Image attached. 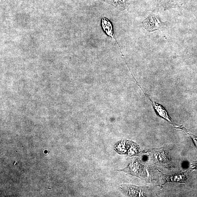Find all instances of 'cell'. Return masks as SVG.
Returning <instances> with one entry per match:
<instances>
[{
	"label": "cell",
	"mask_w": 197,
	"mask_h": 197,
	"mask_svg": "<svg viewBox=\"0 0 197 197\" xmlns=\"http://www.w3.org/2000/svg\"><path fill=\"white\" fill-rule=\"evenodd\" d=\"M170 146L166 145L160 148L147 149L144 152L152 155V160L155 164L170 170L174 168L170 158Z\"/></svg>",
	"instance_id": "obj_1"
},
{
	"label": "cell",
	"mask_w": 197,
	"mask_h": 197,
	"mask_svg": "<svg viewBox=\"0 0 197 197\" xmlns=\"http://www.w3.org/2000/svg\"><path fill=\"white\" fill-rule=\"evenodd\" d=\"M158 170L159 176L161 180V184L159 185L162 188L165 184L168 183H184L187 179V171L180 174L168 175L163 174L161 171Z\"/></svg>",
	"instance_id": "obj_2"
},
{
	"label": "cell",
	"mask_w": 197,
	"mask_h": 197,
	"mask_svg": "<svg viewBox=\"0 0 197 197\" xmlns=\"http://www.w3.org/2000/svg\"><path fill=\"white\" fill-rule=\"evenodd\" d=\"M122 190L124 195L129 197H146L149 187H137L133 185H123Z\"/></svg>",
	"instance_id": "obj_3"
},
{
	"label": "cell",
	"mask_w": 197,
	"mask_h": 197,
	"mask_svg": "<svg viewBox=\"0 0 197 197\" xmlns=\"http://www.w3.org/2000/svg\"><path fill=\"white\" fill-rule=\"evenodd\" d=\"M124 170H123L132 176H137L141 179L146 178V172L145 170L144 166L138 161L133 162Z\"/></svg>",
	"instance_id": "obj_4"
},
{
	"label": "cell",
	"mask_w": 197,
	"mask_h": 197,
	"mask_svg": "<svg viewBox=\"0 0 197 197\" xmlns=\"http://www.w3.org/2000/svg\"><path fill=\"white\" fill-rule=\"evenodd\" d=\"M143 26L149 32L159 30L162 26V23L158 17L150 15L143 22Z\"/></svg>",
	"instance_id": "obj_5"
},
{
	"label": "cell",
	"mask_w": 197,
	"mask_h": 197,
	"mask_svg": "<svg viewBox=\"0 0 197 197\" xmlns=\"http://www.w3.org/2000/svg\"><path fill=\"white\" fill-rule=\"evenodd\" d=\"M152 103L158 115L162 118L166 119L170 122H171L170 117H169L166 110L161 105L156 104L154 102L153 103V101Z\"/></svg>",
	"instance_id": "obj_6"
}]
</instances>
